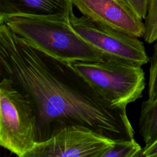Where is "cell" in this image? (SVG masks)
<instances>
[{"label": "cell", "instance_id": "6da1fadb", "mask_svg": "<svg viewBox=\"0 0 157 157\" xmlns=\"http://www.w3.org/2000/svg\"><path fill=\"white\" fill-rule=\"evenodd\" d=\"M0 77H6L34 105L37 142L68 125L90 128L115 141L134 139L126 107L113 105L69 62L34 47L0 24Z\"/></svg>", "mask_w": 157, "mask_h": 157}, {"label": "cell", "instance_id": "7a4b0ae2", "mask_svg": "<svg viewBox=\"0 0 157 157\" xmlns=\"http://www.w3.org/2000/svg\"><path fill=\"white\" fill-rule=\"evenodd\" d=\"M69 18L18 15L0 24L6 23L34 47L62 61L103 60L101 55L74 31Z\"/></svg>", "mask_w": 157, "mask_h": 157}, {"label": "cell", "instance_id": "3957f363", "mask_svg": "<svg viewBox=\"0 0 157 157\" xmlns=\"http://www.w3.org/2000/svg\"><path fill=\"white\" fill-rule=\"evenodd\" d=\"M69 63L115 106L126 107L142 97L145 78L142 66L113 58Z\"/></svg>", "mask_w": 157, "mask_h": 157}, {"label": "cell", "instance_id": "277c9868", "mask_svg": "<svg viewBox=\"0 0 157 157\" xmlns=\"http://www.w3.org/2000/svg\"><path fill=\"white\" fill-rule=\"evenodd\" d=\"M37 123L31 101L12 80L1 77L0 145L25 157L37 143Z\"/></svg>", "mask_w": 157, "mask_h": 157}, {"label": "cell", "instance_id": "5b68a950", "mask_svg": "<svg viewBox=\"0 0 157 157\" xmlns=\"http://www.w3.org/2000/svg\"><path fill=\"white\" fill-rule=\"evenodd\" d=\"M78 35L102 58H113L142 66L150 60L144 43L138 37L98 23L88 17L76 16L69 18Z\"/></svg>", "mask_w": 157, "mask_h": 157}, {"label": "cell", "instance_id": "8992f818", "mask_svg": "<svg viewBox=\"0 0 157 157\" xmlns=\"http://www.w3.org/2000/svg\"><path fill=\"white\" fill-rule=\"evenodd\" d=\"M115 140L79 125H68L37 142L25 157H102Z\"/></svg>", "mask_w": 157, "mask_h": 157}, {"label": "cell", "instance_id": "52a82bcc", "mask_svg": "<svg viewBox=\"0 0 157 157\" xmlns=\"http://www.w3.org/2000/svg\"><path fill=\"white\" fill-rule=\"evenodd\" d=\"M80 12L91 20L130 36L142 37V20L120 0H72Z\"/></svg>", "mask_w": 157, "mask_h": 157}, {"label": "cell", "instance_id": "ba28073f", "mask_svg": "<svg viewBox=\"0 0 157 157\" xmlns=\"http://www.w3.org/2000/svg\"><path fill=\"white\" fill-rule=\"evenodd\" d=\"M73 13L72 0H0V23L18 15L69 18Z\"/></svg>", "mask_w": 157, "mask_h": 157}, {"label": "cell", "instance_id": "9c48e42d", "mask_svg": "<svg viewBox=\"0 0 157 157\" xmlns=\"http://www.w3.org/2000/svg\"><path fill=\"white\" fill-rule=\"evenodd\" d=\"M139 130L145 145H150L157 140V98L151 102H142Z\"/></svg>", "mask_w": 157, "mask_h": 157}, {"label": "cell", "instance_id": "30bf717a", "mask_svg": "<svg viewBox=\"0 0 157 157\" xmlns=\"http://www.w3.org/2000/svg\"><path fill=\"white\" fill-rule=\"evenodd\" d=\"M142 150L135 139L115 141L102 157H139Z\"/></svg>", "mask_w": 157, "mask_h": 157}, {"label": "cell", "instance_id": "8fae6325", "mask_svg": "<svg viewBox=\"0 0 157 157\" xmlns=\"http://www.w3.org/2000/svg\"><path fill=\"white\" fill-rule=\"evenodd\" d=\"M144 25L143 37L146 42L151 44L157 39V0H148Z\"/></svg>", "mask_w": 157, "mask_h": 157}, {"label": "cell", "instance_id": "7c38bea8", "mask_svg": "<svg viewBox=\"0 0 157 157\" xmlns=\"http://www.w3.org/2000/svg\"><path fill=\"white\" fill-rule=\"evenodd\" d=\"M157 98V39L155 40L152 56L150 58L148 87V101L151 102Z\"/></svg>", "mask_w": 157, "mask_h": 157}, {"label": "cell", "instance_id": "4fadbf2b", "mask_svg": "<svg viewBox=\"0 0 157 157\" xmlns=\"http://www.w3.org/2000/svg\"><path fill=\"white\" fill-rule=\"evenodd\" d=\"M126 4L141 20L145 19L147 13L148 0H120Z\"/></svg>", "mask_w": 157, "mask_h": 157}, {"label": "cell", "instance_id": "5bb4252c", "mask_svg": "<svg viewBox=\"0 0 157 157\" xmlns=\"http://www.w3.org/2000/svg\"><path fill=\"white\" fill-rule=\"evenodd\" d=\"M140 156L157 157V140L150 145H145L142 148Z\"/></svg>", "mask_w": 157, "mask_h": 157}]
</instances>
